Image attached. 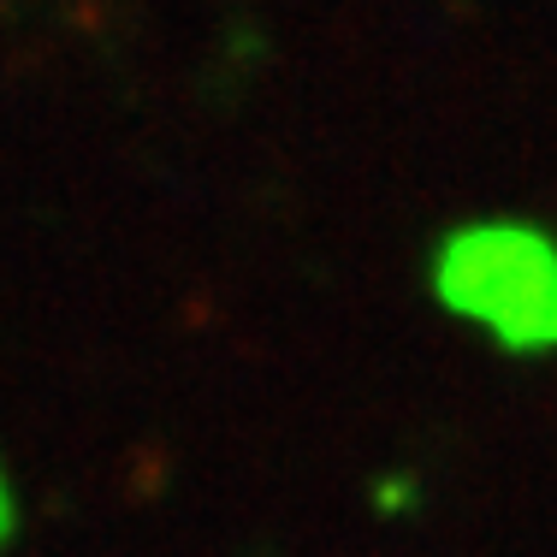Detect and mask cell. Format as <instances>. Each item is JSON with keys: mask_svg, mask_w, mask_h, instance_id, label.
<instances>
[{"mask_svg": "<svg viewBox=\"0 0 557 557\" xmlns=\"http://www.w3.org/2000/svg\"><path fill=\"white\" fill-rule=\"evenodd\" d=\"M12 534V498H7V481H0V546H7Z\"/></svg>", "mask_w": 557, "mask_h": 557, "instance_id": "1", "label": "cell"}]
</instances>
